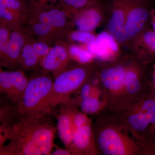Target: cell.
Segmentation results:
<instances>
[{"label": "cell", "instance_id": "cell-1", "mask_svg": "<svg viewBox=\"0 0 155 155\" xmlns=\"http://www.w3.org/2000/svg\"><path fill=\"white\" fill-rule=\"evenodd\" d=\"M0 112V155H51L57 130L52 113L22 116L8 105L1 106Z\"/></svg>", "mask_w": 155, "mask_h": 155}, {"label": "cell", "instance_id": "cell-2", "mask_svg": "<svg viewBox=\"0 0 155 155\" xmlns=\"http://www.w3.org/2000/svg\"><path fill=\"white\" fill-rule=\"evenodd\" d=\"M54 81L51 78L41 75L28 80L21 102L17 105H9L14 114L29 116L50 114Z\"/></svg>", "mask_w": 155, "mask_h": 155}, {"label": "cell", "instance_id": "cell-3", "mask_svg": "<svg viewBox=\"0 0 155 155\" xmlns=\"http://www.w3.org/2000/svg\"><path fill=\"white\" fill-rule=\"evenodd\" d=\"M85 70L77 68L59 74L54 81L51 103L54 107L69 101V95L81 85L86 77Z\"/></svg>", "mask_w": 155, "mask_h": 155}, {"label": "cell", "instance_id": "cell-4", "mask_svg": "<svg viewBox=\"0 0 155 155\" xmlns=\"http://www.w3.org/2000/svg\"><path fill=\"white\" fill-rule=\"evenodd\" d=\"M28 81L22 72L2 71L0 73V92L15 105L19 104Z\"/></svg>", "mask_w": 155, "mask_h": 155}, {"label": "cell", "instance_id": "cell-5", "mask_svg": "<svg viewBox=\"0 0 155 155\" xmlns=\"http://www.w3.org/2000/svg\"><path fill=\"white\" fill-rule=\"evenodd\" d=\"M130 8L125 21V28L127 40L135 36L144 26L148 18V11L142 5L143 0H125Z\"/></svg>", "mask_w": 155, "mask_h": 155}, {"label": "cell", "instance_id": "cell-6", "mask_svg": "<svg viewBox=\"0 0 155 155\" xmlns=\"http://www.w3.org/2000/svg\"><path fill=\"white\" fill-rule=\"evenodd\" d=\"M59 105L60 110L58 117L57 130L65 147L69 150L74 134L73 116L75 111L69 101L61 103Z\"/></svg>", "mask_w": 155, "mask_h": 155}, {"label": "cell", "instance_id": "cell-7", "mask_svg": "<svg viewBox=\"0 0 155 155\" xmlns=\"http://www.w3.org/2000/svg\"><path fill=\"white\" fill-rule=\"evenodd\" d=\"M99 148L106 155H124L128 153L122 137L112 128H106L100 134L97 138Z\"/></svg>", "mask_w": 155, "mask_h": 155}, {"label": "cell", "instance_id": "cell-8", "mask_svg": "<svg viewBox=\"0 0 155 155\" xmlns=\"http://www.w3.org/2000/svg\"><path fill=\"white\" fill-rule=\"evenodd\" d=\"M115 10L109 20L108 28L110 33L118 42H124L127 40L125 28V0H114Z\"/></svg>", "mask_w": 155, "mask_h": 155}, {"label": "cell", "instance_id": "cell-9", "mask_svg": "<svg viewBox=\"0 0 155 155\" xmlns=\"http://www.w3.org/2000/svg\"><path fill=\"white\" fill-rule=\"evenodd\" d=\"M88 51L101 60H108L112 52L119 49L116 41L110 34L102 32L100 34L95 41L87 44Z\"/></svg>", "mask_w": 155, "mask_h": 155}, {"label": "cell", "instance_id": "cell-10", "mask_svg": "<svg viewBox=\"0 0 155 155\" xmlns=\"http://www.w3.org/2000/svg\"><path fill=\"white\" fill-rule=\"evenodd\" d=\"M92 129L88 123L74 131L73 139L69 150L72 154L86 151L91 144Z\"/></svg>", "mask_w": 155, "mask_h": 155}, {"label": "cell", "instance_id": "cell-11", "mask_svg": "<svg viewBox=\"0 0 155 155\" xmlns=\"http://www.w3.org/2000/svg\"><path fill=\"white\" fill-rule=\"evenodd\" d=\"M125 70L122 67L107 68L101 74V78L104 86L110 90H118L124 84Z\"/></svg>", "mask_w": 155, "mask_h": 155}, {"label": "cell", "instance_id": "cell-12", "mask_svg": "<svg viewBox=\"0 0 155 155\" xmlns=\"http://www.w3.org/2000/svg\"><path fill=\"white\" fill-rule=\"evenodd\" d=\"M67 58L64 48L57 46L52 48L42 62V67L48 71H56L61 67Z\"/></svg>", "mask_w": 155, "mask_h": 155}, {"label": "cell", "instance_id": "cell-13", "mask_svg": "<svg viewBox=\"0 0 155 155\" xmlns=\"http://www.w3.org/2000/svg\"><path fill=\"white\" fill-rule=\"evenodd\" d=\"M101 20V16L97 12L89 10L79 16L75 23L80 31H88L95 28Z\"/></svg>", "mask_w": 155, "mask_h": 155}, {"label": "cell", "instance_id": "cell-14", "mask_svg": "<svg viewBox=\"0 0 155 155\" xmlns=\"http://www.w3.org/2000/svg\"><path fill=\"white\" fill-rule=\"evenodd\" d=\"M40 20L42 23L49 24L52 26L61 27L64 26L66 21V15L64 12L57 10H51L40 15Z\"/></svg>", "mask_w": 155, "mask_h": 155}, {"label": "cell", "instance_id": "cell-15", "mask_svg": "<svg viewBox=\"0 0 155 155\" xmlns=\"http://www.w3.org/2000/svg\"><path fill=\"white\" fill-rule=\"evenodd\" d=\"M23 44V40L22 36L18 32H13L7 45L5 53L11 59H17L19 57Z\"/></svg>", "mask_w": 155, "mask_h": 155}, {"label": "cell", "instance_id": "cell-16", "mask_svg": "<svg viewBox=\"0 0 155 155\" xmlns=\"http://www.w3.org/2000/svg\"><path fill=\"white\" fill-rule=\"evenodd\" d=\"M128 122L134 129L140 131L146 129L150 124L147 116L142 112L130 116Z\"/></svg>", "mask_w": 155, "mask_h": 155}, {"label": "cell", "instance_id": "cell-17", "mask_svg": "<svg viewBox=\"0 0 155 155\" xmlns=\"http://www.w3.org/2000/svg\"><path fill=\"white\" fill-rule=\"evenodd\" d=\"M124 84L126 86L127 91L130 94H134L140 88V84L137 80L136 74L131 71L125 74Z\"/></svg>", "mask_w": 155, "mask_h": 155}, {"label": "cell", "instance_id": "cell-18", "mask_svg": "<svg viewBox=\"0 0 155 155\" xmlns=\"http://www.w3.org/2000/svg\"><path fill=\"white\" fill-rule=\"evenodd\" d=\"M98 100L95 97H89L82 99L81 103V107L85 113L93 114L97 112L100 108Z\"/></svg>", "mask_w": 155, "mask_h": 155}, {"label": "cell", "instance_id": "cell-19", "mask_svg": "<svg viewBox=\"0 0 155 155\" xmlns=\"http://www.w3.org/2000/svg\"><path fill=\"white\" fill-rule=\"evenodd\" d=\"M141 112L146 115L150 124L155 125V101L152 100L146 101Z\"/></svg>", "mask_w": 155, "mask_h": 155}, {"label": "cell", "instance_id": "cell-20", "mask_svg": "<svg viewBox=\"0 0 155 155\" xmlns=\"http://www.w3.org/2000/svg\"><path fill=\"white\" fill-rule=\"evenodd\" d=\"M69 51L70 54L78 58V60L81 63L88 62L92 58V55L89 51H87L75 46L71 47Z\"/></svg>", "mask_w": 155, "mask_h": 155}, {"label": "cell", "instance_id": "cell-21", "mask_svg": "<svg viewBox=\"0 0 155 155\" xmlns=\"http://www.w3.org/2000/svg\"><path fill=\"white\" fill-rule=\"evenodd\" d=\"M71 38L73 40L81 42L87 44L95 41L96 38L94 35L86 31H76L74 32Z\"/></svg>", "mask_w": 155, "mask_h": 155}, {"label": "cell", "instance_id": "cell-22", "mask_svg": "<svg viewBox=\"0 0 155 155\" xmlns=\"http://www.w3.org/2000/svg\"><path fill=\"white\" fill-rule=\"evenodd\" d=\"M143 41L150 51L155 54V32L148 31L143 36Z\"/></svg>", "mask_w": 155, "mask_h": 155}, {"label": "cell", "instance_id": "cell-23", "mask_svg": "<svg viewBox=\"0 0 155 155\" xmlns=\"http://www.w3.org/2000/svg\"><path fill=\"white\" fill-rule=\"evenodd\" d=\"M88 123V119L84 114L74 112L73 116V129L74 131L78 127Z\"/></svg>", "mask_w": 155, "mask_h": 155}, {"label": "cell", "instance_id": "cell-24", "mask_svg": "<svg viewBox=\"0 0 155 155\" xmlns=\"http://www.w3.org/2000/svg\"><path fill=\"white\" fill-rule=\"evenodd\" d=\"M52 26L46 23H38L34 26V29L38 35H44L47 34L51 30Z\"/></svg>", "mask_w": 155, "mask_h": 155}, {"label": "cell", "instance_id": "cell-25", "mask_svg": "<svg viewBox=\"0 0 155 155\" xmlns=\"http://www.w3.org/2000/svg\"><path fill=\"white\" fill-rule=\"evenodd\" d=\"M35 51L38 56H44L49 52L48 46L43 42L35 43L33 45Z\"/></svg>", "mask_w": 155, "mask_h": 155}, {"label": "cell", "instance_id": "cell-26", "mask_svg": "<svg viewBox=\"0 0 155 155\" xmlns=\"http://www.w3.org/2000/svg\"><path fill=\"white\" fill-rule=\"evenodd\" d=\"M64 2L67 5L71 6L75 8H82L86 5L90 0H64Z\"/></svg>", "mask_w": 155, "mask_h": 155}, {"label": "cell", "instance_id": "cell-27", "mask_svg": "<svg viewBox=\"0 0 155 155\" xmlns=\"http://www.w3.org/2000/svg\"><path fill=\"white\" fill-rule=\"evenodd\" d=\"M8 33L7 31L4 28H1L0 29V48L1 51L5 53L7 48V40H8Z\"/></svg>", "mask_w": 155, "mask_h": 155}, {"label": "cell", "instance_id": "cell-28", "mask_svg": "<svg viewBox=\"0 0 155 155\" xmlns=\"http://www.w3.org/2000/svg\"><path fill=\"white\" fill-rule=\"evenodd\" d=\"M0 5L8 8L16 10L20 7V3L17 0H0Z\"/></svg>", "mask_w": 155, "mask_h": 155}, {"label": "cell", "instance_id": "cell-29", "mask_svg": "<svg viewBox=\"0 0 155 155\" xmlns=\"http://www.w3.org/2000/svg\"><path fill=\"white\" fill-rule=\"evenodd\" d=\"M36 55H38L35 51L33 47L32 48L30 45H27L23 48L22 56V58L25 59Z\"/></svg>", "mask_w": 155, "mask_h": 155}, {"label": "cell", "instance_id": "cell-30", "mask_svg": "<svg viewBox=\"0 0 155 155\" xmlns=\"http://www.w3.org/2000/svg\"><path fill=\"white\" fill-rule=\"evenodd\" d=\"M51 155H72L71 152L68 149H65L56 147L54 150L52 151Z\"/></svg>", "mask_w": 155, "mask_h": 155}, {"label": "cell", "instance_id": "cell-31", "mask_svg": "<svg viewBox=\"0 0 155 155\" xmlns=\"http://www.w3.org/2000/svg\"><path fill=\"white\" fill-rule=\"evenodd\" d=\"M6 8L3 6L0 5V16L7 20H11L12 19V14L6 10Z\"/></svg>", "mask_w": 155, "mask_h": 155}, {"label": "cell", "instance_id": "cell-32", "mask_svg": "<svg viewBox=\"0 0 155 155\" xmlns=\"http://www.w3.org/2000/svg\"><path fill=\"white\" fill-rule=\"evenodd\" d=\"M91 87L88 84H84L82 86L81 89V98L87 97H90V94Z\"/></svg>", "mask_w": 155, "mask_h": 155}, {"label": "cell", "instance_id": "cell-33", "mask_svg": "<svg viewBox=\"0 0 155 155\" xmlns=\"http://www.w3.org/2000/svg\"><path fill=\"white\" fill-rule=\"evenodd\" d=\"M153 28L154 30V31L155 32V21H154L153 22Z\"/></svg>", "mask_w": 155, "mask_h": 155}, {"label": "cell", "instance_id": "cell-34", "mask_svg": "<svg viewBox=\"0 0 155 155\" xmlns=\"http://www.w3.org/2000/svg\"><path fill=\"white\" fill-rule=\"evenodd\" d=\"M154 81L155 82V71L154 72Z\"/></svg>", "mask_w": 155, "mask_h": 155}, {"label": "cell", "instance_id": "cell-35", "mask_svg": "<svg viewBox=\"0 0 155 155\" xmlns=\"http://www.w3.org/2000/svg\"><path fill=\"white\" fill-rule=\"evenodd\" d=\"M154 21H155V17H154Z\"/></svg>", "mask_w": 155, "mask_h": 155}, {"label": "cell", "instance_id": "cell-36", "mask_svg": "<svg viewBox=\"0 0 155 155\" xmlns=\"http://www.w3.org/2000/svg\"><path fill=\"white\" fill-rule=\"evenodd\" d=\"M154 98H155V93H154Z\"/></svg>", "mask_w": 155, "mask_h": 155}, {"label": "cell", "instance_id": "cell-37", "mask_svg": "<svg viewBox=\"0 0 155 155\" xmlns=\"http://www.w3.org/2000/svg\"><path fill=\"white\" fill-rule=\"evenodd\" d=\"M51 1H57V0H51Z\"/></svg>", "mask_w": 155, "mask_h": 155}]
</instances>
